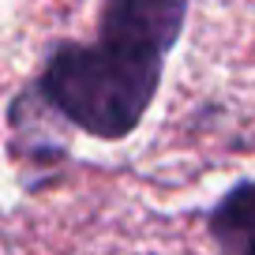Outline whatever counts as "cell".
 <instances>
[{"instance_id":"1","label":"cell","mask_w":255,"mask_h":255,"mask_svg":"<svg viewBox=\"0 0 255 255\" xmlns=\"http://www.w3.org/2000/svg\"><path fill=\"white\" fill-rule=\"evenodd\" d=\"M161 87V60L131 56L105 41H60L30 90L60 124L102 143L128 139L150 113Z\"/></svg>"},{"instance_id":"3","label":"cell","mask_w":255,"mask_h":255,"mask_svg":"<svg viewBox=\"0 0 255 255\" xmlns=\"http://www.w3.org/2000/svg\"><path fill=\"white\" fill-rule=\"evenodd\" d=\"M218 255H255V180H240L207 214Z\"/></svg>"},{"instance_id":"2","label":"cell","mask_w":255,"mask_h":255,"mask_svg":"<svg viewBox=\"0 0 255 255\" xmlns=\"http://www.w3.org/2000/svg\"><path fill=\"white\" fill-rule=\"evenodd\" d=\"M188 0H102L98 41L131 56L161 60L180 41Z\"/></svg>"}]
</instances>
